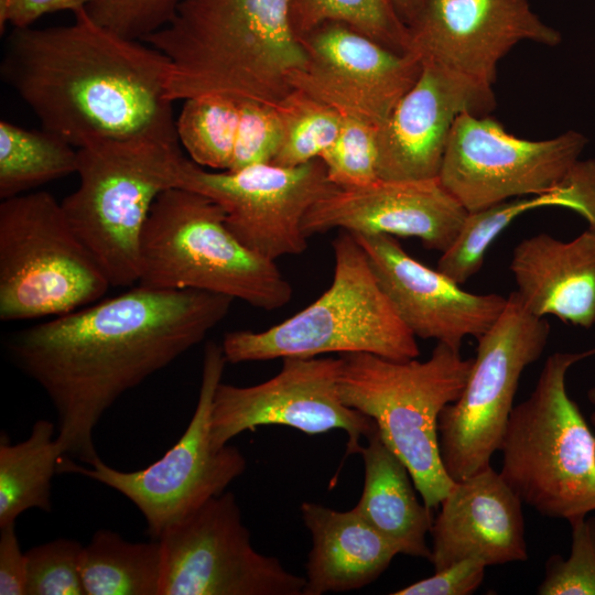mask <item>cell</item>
<instances>
[{
  "label": "cell",
  "mask_w": 595,
  "mask_h": 595,
  "mask_svg": "<svg viewBox=\"0 0 595 595\" xmlns=\"http://www.w3.org/2000/svg\"><path fill=\"white\" fill-rule=\"evenodd\" d=\"M176 187L217 203L227 226L248 248L275 261L307 248L302 223L307 210L337 188L321 159L298 166L257 164L210 172L184 156Z\"/></svg>",
  "instance_id": "5bb4252c"
},
{
  "label": "cell",
  "mask_w": 595,
  "mask_h": 595,
  "mask_svg": "<svg viewBox=\"0 0 595 595\" xmlns=\"http://www.w3.org/2000/svg\"><path fill=\"white\" fill-rule=\"evenodd\" d=\"M334 143L321 155L328 180L339 188L359 187L378 180V128L342 115Z\"/></svg>",
  "instance_id": "1f68e13d"
},
{
  "label": "cell",
  "mask_w": 595,
  "mask_h": 595,
  "mask_svg": "<svg viewBox=\"0 0 595 595\" xmlns=\"http://www.w3.org/2000/svg\"><path fill=\"white\" fill-rule=\"evenodd\" d=\"M227 359L221 345L206 344L202 381L193 416L178 441L143 469L122 472L100 458L82 466L62 457L57 473H76L99 482L127 497L140 510L152 540L160 537L209 499L225 493L247 467L235 446L214 448L210 439L213 399Z\"/></svg>",
  "instance_id": "30bf717a"
},
{
  "label": "cell",
  "mask_w": 595,
  "mask_h": 595,
  "mask_svg": "<svg viewBox=\"0 0 595 595\" xmlns=\"http://www.w3.org/2000/svg\"><path fill=\"white\" fill-rule=\"evenodd\" d=\"M571 527V552L566 559L551 555L544 578L537 588L541 595H595V518L576 517Z\"/></svg>",
  "instance_id": "d6a6232c"
},
{
  "label": "cell",
  "mask_w": 595,
  "mask_h": 595,
  "mask_svg": "<svg viewBox=\"0 0 595 595\" xmlns=\"http://www.w3.org/2000/svg\"><path fill=\"white\" fill-rule=\"evenodd\" d=\"M274 106L283 141L273 164L298 166L320 159L336 140L340 113L322 100L293 88Z\"/></svg>",
  "instance_id": "4dcf8cb0"
},
{
  "label": "cell",
  "mask_w": 595,
  "mask_h": 595,
  "mask_svg": "<svg viewBox=\"0 0 595 595\" xmlns=\"http://www.w3.org/2000/svg\"><path fill=\"white\" fill-rule=\"evenodd\" d=\"M301 515L312 540L303 595L359 589L377 580L399 554L355 508L338 511L305 501Z\"/></svg>",
  "instance_id": "603a6c76"
},
{
  "label": "cell",
  "mask_w": 595,
  "mask_h": 595,
  "mask_svg": "<svg viewBox=\"0 0 595 595\" xmlns=\"http://www.w3.org/2000/svg\"><path fill=\"white\" fill-rule=\"evenodd\" d=\"M549 206L572 209L587 224L595 223V170L577 162L552 192L468 212L455 241L442 252L437 269L462 285L480 270L490 245L516 218Z\"/></svg>",
  "instance_id": "d4e9b609"
},
{
  "label": "cell",
  "mask_w": 595,
  "mask_h": 595,
  "mask_svg": "<svg viewBox=\"0 0 595 595\" xmlns=\"http://www.w3.org/2000/svg\"><path fill=\"white\" fill-rule=\"evenodd\" d=\"M291 21L299 39L325 22H339L387 48L409 53L408 25L390 0H292Z\"/></svg>",
  "instance_id": "f546056e"
},
{
  "label": "cell",
  "mask_w": 595,
  "mask_h": 595,
  "mask_svg": "<svg viewBox=\"0 0 595 595\" xmlns=\"http://www.w3.org/2000/svg\"><path fill=\"white\" fill-rule=\"evenodd\" d=\"M300 41L307 61L290 76L292 89L377 128L422 72L412 53L387 48L344 23L325 22Z\"/></svg>",
  "instance_id": "2e32d148"
},
{
  "label": "cell",
  "mask_w": 595,
  "mask_h": 595,
  "mask_svg": "<svg viewBox=\"0 0 595 595\" xmlns=\"http://www.w3.org/2000/svg\"><path fill=\"white\" fill-rule=\"evenodd\" d=\"M485 569L482 562L467 559L452 564L426 578L392 592L393 595H468L483 583Z\"/></svg>",
  "instance_id": "8d00e7d4"
},
{
  "label": "cell",
  "mask_w": 595,
  "mask_h": 595,
  "mask_svg": "<svg viewBox=\"0 0 595 595\" xmlns=\"http://www.w3.org/2000/svg\"><path fill=\"white\" fill-rule=\"evenodd\" d=\"M587 399L588 401L595 405V387L588 389L587 391ZM591 421L595 425V411L591 415Z\"/></svg>",
  "instance_id": "60d3db41"
},
{
  "label": "cell",
  "mask_w": 595,
  "mask_h": 595,
  "mask_svg": "<svg viewBox=\"0 0 595 595\" xmlns=\"http://www.w3.org/2000/svg\"><path fill=\"white\" fill-rule=\"evenodd\" d=\"M110 286L52 194L1 199V321L60 316L99 301Z\"/></svg>",
  "instance_id": "9c48e42d"
},
{
  "label": "cell",
  "mask_w": 595,
  "mask_h": 595,
  "mask_svg": "<svg viewBox=\"0 0 595 595\" xmlns=\"http://www.w3.org/2000/svg\"><path fill=\"white\" fill-rule=\"evenodd\" d=\"M56 425L37 420L30 435L11 444L0 439V527L15 523L31 508L52 510V478L63 457L55 436Z\"/></svg>",
  "instance_id": "484cf974"
},
{
  "label": "cell",
  "mask_w": 595,
  "mask_h": 595,
  "mask_svg": "<svg viewBox=\"0 0 595 595\" xmlns=\"http://www.w3.org/2000/svg\"><path fill=\"white\" fill-rule=\"evenodd\" d=\"M138 284L220 294L266 311L292 298L275 261L245 246L217 203L183 187L165 190L151 208L141 236Z\"/></svg>",
  "instance_id": "5b68a950"
},
{
  "label": "cell",
  "mask_w": 595,
  "mask_h": 595,
  "mask_svg": "<svg viewBox=\"0 0 595 595\" xmlns=\"http://www.w3.org/2000/svg\"><path fill=\"white\" fill-rule=\"evenodd\" d=\"M239 120V97L208 93L184 100L176 119L180 144L202 167L229 170Z\"/></svg>",
  "instance_id": "f1b7e54d"
},
{
  "label": "cell",
  "mask_w": 595,
  "mask_h": 595,
  "mask_svg": "<svg viewBox=\"0 0 595 595\" xmlns=\"http://www.w3.org/2000/svg\"><path fill=\"white\" fill-rule=\"evenodd\" d=\"M232 299L196 290L137 284L113 298L14 334V364L45 391L57 415L63 457L99 458L94 431L127 391L199 344Z\"/></svg>",
  "instance_id": "6da1fadb"
},
{
  "label": "cell",
  "mask_w": 595,
  "mask_h": 595,
  "mask_svg": "<svg viewBox=\"0 0 595 595\" xmlns=\"http://www.w3.org/2000/svg\"><path fill=\"white\" fill-rule=\"evenodd\" d=\"M83 545L58 538L28 550L26 595H86L80 575Z\"/></svg>",
  "instance_id": "836d02e7"
},
{
  "label": "cell",
  "mask_w": 595,
  "mask_h": 595,
  "mask_svg": "<svg viewBox=\"0 0 595 595\" xmlns=\"http://www.w3.org/2000/svg\"><path fill=\"white\" fill-rule=\"evenodd\" d=\"M78 152L61 137L0 121V198L6 199L77 172Z\"/></svg>",
  "instance_id": "83f0119b"
},
{
  "label": "cell",
  "mask_w": 595,
  "mask_h": 595,
  "mask_svg": "<svg viewBox=\"0 0 595 595\" xmlns=\"http://www.w3.org/2000/svg\"><path fill=\"white\" fill-rule=\"evenodd\" d=\"M180 142L110 140L77 149V188L62 202L111 286L138 284L141 236L159 195L176 187Z\"/></svg>",
  "instance_id": "ba28073f"
},
{
  "label": "cell",
  "mask_w": 595,
  "mask_h": 595,
  "mask_svg": "<svg viewBox=\"0 0 595 595\" xmlns=\"http://www.w3.org/2000/svg\"><path fill=\"white\" fill-rule=\"evenodd\" d=\"M408 29L409 53L422 64L490 87L499 61L518 43L562 41L528 0H426Z\"/></svg>",
  "instance_id": "e0dca14e"
},
{
  "label": "cell",
  "mask_w": 595,
  "mask_h": 595,
  "mask_svg": "<svg viewBox=\"0 0 595 595\" xmlns=\"http://www.w3.org/2000/svg\"><path fill=\"white\" fill-rule=\"evenodd\" d=\"M587 142L575 130L521 139L489 115L464 112L452 127L437 177L467 212H476L556 190Z\"/></svg>",
  "instance_id": "4fadbf2b"
},
{
  "label": "cell",
  "mask_w": 595,
  "mask_h": 595,
  "mask_svg": "<svg viewBox=\"0 0 595 595\" xmlns=\"http://www.w3.org/2000/svg\"><path fill=\"white\" fill-rule=\"evenodd\" d=\"M550 325L529 312L513 291L494 325L477 342L461 396L439 418V447L458 482L489 466L499 450L524 369L543 354Z\"/></svg>",
  "instance_id": "8fae6325"
},
{
  "label": "cell",
  "mask_w": 595,
  "mask_h": 595,
  "mask_svg": "<svg viewBox=\"0 0 595 595\" xmlns=\"http://www.w3.org/2000/svg\"><path fill=\"white\" fill-rule=\"evenodd\" d=\"M433 520L435 571L467 559L486 566L528 559L522 501L491 466L458 482Z\"/></svg>",
  "instance_id": "44dd1931"
},
{
  "label": "cell",
  "mask_w": 595,
  "mask_h": 595,
  "mask_svg": "<svg viewBox=\"0 0 595 595\" xmlns=\"http://www.w3.org/2000/svg\"><path fill=\"white\" fill-rule=\"evenodd\" d=\"M343 402L371 418L382 441L407 466L422 501L440 506L454 480L439 447V418L462 393L474 358L437 343L426 360H392L369 353L343 354Z\"/></svg>",
  "instance_id": "277c9868"
},
{
  "label": "cell",
  "mask_w": 595,
  "mask_h": 595,
  "mask_svg": "<svg viewBox=\"0 0 595 595\" xmlns=\"http://www.w3.org/2000/svg\"><path fill=\"white\" fill-rule=\"evenodd\" d=\"M162 569L159 540L130 542L107 529L97 530L80 555L86 595H160Z\"/></svg>",
  "instance_id": "4316f807"
},
{
  "label": "cell",
  "mask_w": 595,
  "mask_h": 595,
  "mask_svg": "<svg viewBox=\"0 0 595 595\" xmlns=\"http://www.w3.org/2000/svg\"><path fill=\"white\" fill-rule=\"evenodd\" d=\"M467 214L439 177L378 178L359 187H337L307 210L302 229L307 238L335 228L356 236L418 238L442 253L455 241Z\"/></svg>",
  "instance_id": "ac0fdd59"
},
{
  "label": "cell",
  "mask_w": 595,
  "mask_h": 595,
  "mask_svg": "<svg viewBox=\"0 0 595 595\" xmlns=\"http://www.w3.org/2000/svg\"><path fill=\"white\" fill-rule=\"evenodd\" d=\"M8 0H0V19L3 18L7 9Z\"/></svg>",
  "instance_id": "b9f144b4"
},
{
  "label": "cell",
  "mask_w": 595,
  "mask_h": 595,
  "mask_svg": "<svg viewBox=\"0 0 595 595\" xmlns=\"http://www.w3.org/2000/svg\"><path fill=\"white\" fill-rule=\"evenodd\" d=\"M354 236L400 320L415 337L459 349L465 337L483 336L507 304L500 294L465 291L439 269L411 257L396 237Z\"/></svg>",
  "instance_id": "ffe728a7"
},
{
  "label": "cell",
  "mask_w": 595,
  "mask_h": 595,
  "mask_svg": "<svg viewBox=\"0 0 595 595\" xmlns=\"http://www.w3.org/2000/svg\"><path fill=\"white\" fill-rule=\"evenodd\" d=\"M283 141L274 105L239 97V120L229 170L272 163Z\"/></svg>",
  "instance_id": "e575fe53"
},
{
  "label": "cell",
  "mask_w": 595,
  "mask_h": 595,
  "mask_svg": "<svg viewBox=\"0 0 595 595\" xmlns=\"http://www.w3.org/2000/svg\"><path fill=\"white\" fill-rule=\"evenodd\" d=\"M183 0H93L86 12L98 24L143 41L173 19Z\"/></svg>",
  "instance_id": "d590c367"
},
{
  "label": "cell",
  "mask_w": 595,
  "mask_h": 595,
  "mask_svg": "<svg viewBox=\"0 0 595 595\" xmlns=\"http://www.w3.org/2000/svg\"><path fill=\"white\" fill-rule=\"evenodd\" d=\"M292 0H183L143 42L170 62L174 102L220 93L275 105L307 61L291 21Z\"/></svg>",
  "instance_id": "3957f363"
},
{
  "label": "cell",
  "mask_w": 595,
  "mask_h": 595,
  "mask_svg": "<svg viewBox=\"0 0 595 595\" xmlns=\"http://www.w3.org/2000/svg\"><path fill=\"white\" fill-rule=\"evenodd\" d=\"M343 359L283 358L272 378L249 387L220 382L210 419L214 448H221L245 431L286 425L314 435L339 429L348 436L346 454L358 453L361 439L377 429L368 415L347 407L338 390Z\"/></svg>",
  "instance_id": "9a60e30c"
},
{
  "label": "cell",
  "mask_w": 595,
  "mask_h": 595,
  "mask_svg": "<svg viewBox=\"0 0 595 595\" xmlns=\"http://www.w3.org/2000/svg\"><path fill=\"white\" fill-rule=\"evenodd\" d=\"M28 558L15 532V523L0 527V594L26 595Z\"/></svg>",
  "instance_id": "74e56055"
},
{
  "label": "cell",
  "mask_w": 595,
  "mask_h": 595,
  "mask_svg": "<svg viewBox=\"0 0 595 595\" xmlns=\"http://www.w3.org/2000/svg\"><path fill=\"white\" fill-rule=\"evenodd\" d=\"M333 250L335 268L329 288L268 329L227 333L221 343L227 363L329 353H369L392 360L418 358L415 336L400 320L356 237L342 230Z\"/></svg>",
  "instance_id": "52a82bcc"
},
{
  "label": "cell",
  "mask_w": 595,
  "mask_h": 595,
  "mask_svg": "<svg viewBox=\"0 0 595 595\" xmlns=\"http://www.w3.org/2000/svg\"><path fill=\"white\" fill-rule=\"evenodd\" d=\"M160 595H303L305 577L259 553L230 491L169 528Z\"/></svg>",
  "instance_id": "7c38bea8"
},
{
  "label": "cell",
  "mask_w": 595,
  "mask_h": 595,
  "mask_svg": "<svg viewBox=\"0 0 595 595\" xmlns=\"http://www.w3.org/2000/svg\"><path fill=\"white\" fill-rule=\"evenodd\" d=\"M593 356L595 347L550 355L498 450L500 475L542 516L569 521L595 511V434L566 389L569 370Z\"/></svg>",
  "instance_id": "8992f818"
},
{
  "label": "cell",
  "mask_w": 595,
  "mask_h": 595,
  "mask_svg": "<svg viewBox=\"0 0 595 595\" xmlns=\"http://www.w3.org/2000/svg\"><path fill=\"white\" fill-rule=\"evenodd\" d=\"M402 21L409 25L426 0H390Z\"/></svg>",
  "instance_id": "ab89813d"
},
{
  "label": "cell",
  "mask_w": 595,
  "mask_h": 595,
  "mask_svg": "<svg viewBox=\"0 0 595 595\" xmlns=\"http://www.w3.org/2000/svg\"><path fill=\"white\" fill-rule=\"evenodd\" d=\"M496 107L493 87L422 64L414 85L377 130L378 177H437L456 118L487 116Z\"/></svg>",
  "instance_id": "d6986e66"
},
{
  "label": "cell",
  "mask_w": 595,
  "mask_h": 595,
  "mask_svg": "<svg viewBox=\"0 0 595 595\" xmlns=\"http://www.w3.org/2000/svg\"><path fill=\"white\" fill-rule=\"evenodd\" d=\"M93 0H8L7 9L0 19V33L10 23L13 28H30L45 14L71 11L73 14L86 10Z\"/></svg>",
  "instance_id": "f35d334b"
},
{
  "label": "cell",
  "mask_w": 595,
  "mask_h": 595,
  "mask_svg": "<svg viewBox=\"0 0 595 595\" xmlns=\"http://www.w3.org/2000/svg\"><path fill=\"white\" fill-rule=\"evenodd\" d=\"M510 272L524 307L583 328L595 325V231L563 241L542 232L512 250Z\"/></svg>",
  "instance_id": "7402d4cb"
},
{
  "label": "cell",
  "mask_w": 595,
  "mask_h": 595,
  "mask_svg": "<svg viewBox=\"0 0 595 595\" xmlns=\"http://www.w3.org/2000/svg\"><path fill=\"white\" fill-rule=\"evenodd\" d=\"M365 467L358 513L398 551L430 559L426 536L433 524L432 509L418 499L412 477L403 462L382 441L378 429L361 445Z\"/></svg>",
  "instance_id": "cb8c5ba5"
},
{
  "label": "cell",
  "mask_w": 595,
  "mask_h": 595,
  "mask_svg": "<svg viewBox=\"0 0 595 595\" xmlns=\"http://www.w3.org/2000/svg\"><path fill=\"white\" fill-rule=\"evenodd\" d=\"M13 28L0 74L43 129L76 149L110 140L180 142L167 96L170 62L159 50L89 18Z\"/></svg>",
  "instance_id": "7a4b0ae2"
}]
</instances>
